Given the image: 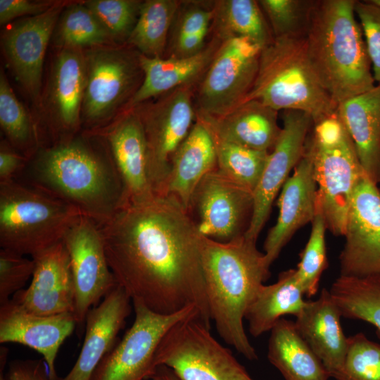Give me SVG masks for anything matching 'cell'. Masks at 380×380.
<instances>
[{"label": "cell", "instance_id": "2", "mask_svg": "<svg viewBox=\"0 0 380 380\" xmlns=\"http://www.w3.org/2000/svg\"><path fill=\"white\" fill-rule=\"evenodd\" d=\"M15 180L74 206L99 226L126 205L107 143L103 148L83 138H70L39 148Z\"/></svg>", "mask_w": 380, "mask_h": 380}, {"label": "cell", "instance_id": "39", "mask_svg": "<svg viewBox=\"0 0 380 380\" xmlns=\"http://www.w3.org/2000/svg\"><path fill=\"white\" fill-rule=\"evenodd\" d=\"M336 380H380V344L362 333L348 337L347 352Z\"/></svg>", "mask_w": 380, "mask_h": 380}, {"label": "cell", "instance_id": "42", "mask_svg": "<svg viewBox=\"0 0 380 380\" xmlns=\"http://www.w3.org/2000/svg\"><path fill=\"white\" fill-rule=\"evenodd\" d=\"M355 13L360 20L375 82L380 84V8L367 1H356Z\"/></svg>", "mask_w": 380, "mask_h": 380}, {"label": "cell", "instance_id": "38", "mask_svg": "<svg viewBox=\"0 0 380 380\" xmlns=\"http://www.w3.org/2000/svg\"><path fill=\"white\" fill-rule=\"evenodd\" d=\"M274 38L305 37L314 0L258 1Z\"/></svg>", "mask_w": 380, "mask_h": 380}, {"label": "cell", "instance_id": "14", "mask_svg": "<svg viewBox=\"0 0 380 380\" xmlns=\"http://www.w3.org/2000/svg\"><path fill=\"white\" fill-rule=\"evenodd\" d=\"M86 87L82 113L90 124H98L136 91L142 72L138 55L115 49H95L85 55Z\"/></svg>", "mask_w": 380, "mask_h": 380}, {"label": "cell", "instance_id": "32", "mask_svg": "<svg viewBox=\"0 0 380 380\" xmlns=\"http://www.w3.org/2000/svg\"><path fill=\"white\" fill-rule=\"evenodd\" d=\"M342 317L374 325L380 337V275L352 277L340 275L329 290Z\"/></svg>", "mask_w": 380, "mask_h": 380}, {"label": "cell", "instance_id": "20", "mask_svg": "<svg viewBox=\"0 0 380 380\" xmlns=\"http://www.w3.org/2000/svg\"><path fill=\"white\" fill-rule=\"evenodd\" d=\"M63 4L23 19L5 33L3 46L8 63L17 80L33 99L40 91L46 47L57 24Z\"/></svg>", "mask_w": 380, "mask_h": 380}, {"label": "cell", "instance_id": "44", "mask_svg": "<svg viewBox=\"0 0 380 380\" xmlns=\"http://www.w3.org/2000/svg\"><path fill=\"white\" fill-rule=\"evenodd\" d=\"M1 380H50V378L44 359L17 360L9 363Z\"/></svg>", "mask_w": 380, "mask_h": 380}, {"label": "cell", "instance_id": "18", "mask_svg": "<svg viewBox=\"0 0 380 380\" xmlns=\"http://www.w3.org/2000/svg\"><path fill=\"white\" fill-rule=\"evenodd\" d=\"M34 270L27 289L12 299L39 315L74 312L75 286L70 259L63 241L32 257Z\"/></svg>", "mask_w": 380, "mask_h": 380}, {"label": "cell", "instance_id": "41", "mask_svg": "<svg viewBox=\"0 0 380 380\" xmlns=\"http://www.w3.org/2000/svg\"><path fill=\"white\" fill-rule=\"evenodd\" d=\"M34 270V260L14 251L0 250V305L23 289Z\"/></svg>", "mask_w": 380, "mask_h": 380}, {"label": "cell", "instance_id": "30", "mask_svg": "<svg viewBox=\"0 0 380 380\" xmlns=\"http://www.w3.org/2000/svg\"><path fill=\"white\" fill-rule=\"evenodd\" d=\"M304 295L296 269L280 273L272 284H263L245 315L250 334L259 336L270 331L282 316L296 317L305 304Z\"/></svg>", "mask_w": 380, "mask_h": 380}, {"label": "cell", "instance_id": "36", "mask_svg": "<svg viewBox=\"0 0 380 380\" xmlns=\"http://www.w3.org/2000/svg\"><path fill=\"white\" fill-rule=\"evenodd\" d=\"M56 37L64 48L100 46L111 39L94 14L83 4H72L60 18Z\"/></svg>", "mask_w": 380, "mask_h": 380}, {"label": "cell", "instance_id": "7", "mask_svg": "<svg viewBox=\"0 0 380 380\" xmlns=\"http://www.w3.org/2000/svg\"><path fill=\"white\" fill-rule=\"evenodd\" d=\"M82 215L74 206L17 180L0 182V246L32 257L63 240Z\"/></svg>", "mask_w": 380, "mask_h": 380}, {"label": "cell", "instance_id": "31", "mask_svg": "<svg viewBox=\"0 0 380 380\" xmlns=\"http://www.w3.org/2000/svg\"><path fill=\"white\" fill-rule=\"evenodd\" d=\"M213 3L214 36L222 40L243 37L262 49L274 40L258 1L220 0Z\"/></svg>", "mask_w": 380, "mask_h": 380}, {"label": "cell", "instance_id": "34", "mask_svg": "<svg viewBox=\"0 0 380 380\" xmlns=\"http://www.w3.org/2000/svg\"><path fill=\"white\" fill-rule=\"evenodd\" d=\"M212 136L216 151L217 170L234 183L253 193L270 152L251 149Z\"/></svg>", "mask_w": 380, "mask_h": 380}, {"label": "cell", "instance_id": "12", "mask_svg": "<svg viewBox=\"0 0 380 380\" xmlns=\"http://www.w3.org/2000/svg\"><path fill=\"white\" fill-rule=\"evenodd\" d=\"M253 209V193L234 183L217 168L208 173L194 190L188 210L199 232L220 242L245 235Z\"/></svg>", "mask_w": 380, "mask_h": 380}, {"label": "cell", "instance_id": "50", "mask_svg": "<svg viewBox=\"0 0 380 380\" xmlns=\"http://www.w3.org/2000/svg\"><path fill=\"white\" fill-rule=\"evenodd\" d=\"M372 4L380 8V0H369Z\"/></svg>", "mask_w": 380, "mask_h": 380}, {"label": "cell", "instance_id": "37", "mask_svg": "<svg viewBox=\"0 0 380 380\" xmlns=\"http://www.w3.org/2000/svg\"><path fill=\"white\" fill-rule=\"evenodd\" d=\"M327 229L324 216L317 198L311 233L296 269L297 278L304 294L308 297L317 293L322 274L327 265L325 242Z\"/></svg>", "mask_w": 380, "mask_h": 380}, {"label": "cell", "instance_id": "13", "mask_svg": "<svg viewBox=\"0 0 380 380\" xmlns=\"http://www.w3.org/2000/svg\"><path fill=\"white\" fill-rule=\"evenodd\" d=\"M68 252L75 286L74 315L84 325L93 305L117 285L108 263L99 226L81 215L63 238Z\"/></svg>", "mask_w": 380, "mask_h": 380}, {"label": "cell", "instance_id": "25", "mask_svg": "<svg viewBox=\"0 0 380 380\" xmlns=\"http://www.w3.org/2000/svg\"><path fill=\"white\" fill-rule=\"evenodd\" d=\"M217 168L213 136L199 118L174 153L162 196L177 200L188 211L192 194L201 180Z\"/></svg>", "mask_w": 380, "mask_h": 380}, {"label": "cell", "instance_id": "40", "mask_svg": "<svg viewBox=\"0 0 380 380\" xmlns=\"http://www.w3.org/2000/svg\"><path fill=\"white\" fill-rule=\"evenodd\" d=\"M142 2L135 0H91L84 4L94 14L111 38L129 37Z\"/></svg>", "mask_w": 380, "mask_h": 380}, {"label": "cell", "instance_id": "17", "mask_svg": "<svg viewBox=\"0 0 380 380\" xmlns=\"http://www.w3.org/2000/svg\"><path fill=\"white\" fill-rule=\"evenodd\" d=\"M101 135L121 178L126 205L157 196L152 181L148 144L140 118L127 110Z\"/></svg>", "mask_w": 380, "mask_h": 380}, {"label": "cell", "instance_id": "19", "mask_svg": "<svg viewBox=\"0 0 380 380\" xmlns=\"http://www.w3.org/2000/svg\"><path fill=\"white\" fill-rule=\"evenodd\" d=\"M73 312L39 315L27 311L12 298L0 305V343L26 346L40 353L50 380H58L55 362L60 347L73 332Z\"/></svg>", "mask_w": 380, "mask_h": 380}, {"label": "cell", "instance_id": "10", "mask_svg": "<svg viewBox=\"0 0 380 380\" xmlns=\"http://www.w3.org/2000/svg\"><path fill=\"white\" fill-rule=\"evenodd\" d=\"M134 321L122 338L101 360L90 380H146L152 374L157 348L165 333L189 317L200 320L194 307L162 315L132 301Z\"/></svg>", "mask_w": 380, "mask_h": 380}, {"label": "cell", "instance_id": "28", "mask_svg": "<svg viewBox=\"0 0 380 380\" xmlns=\"http://www.w3.org/2000/svg\"><path fill=\"white\" fill-rule=\"evenodd\" d=\"M267 357L285 380H328L323 363L298 332L281 318L270 330Z\"/></svg>", "mask_w": 380, "mask_h": 380}, {"label": "cell", "instance_id": "4", "mask_svg": "<svg viewBox=\"0 0 380 380\" xmlns=\"http://www.w3.org/2000/svg\"><path fill=\"white\" fill-rule=\"evenodd\" d=\"M355 2L315 0L305 37L310 63L337 105L375 86Z\"/></svg>", "mask_w": 380, "mask_h": 380}, {"label": "cell", "instance_id": "29", "mask_svg": "<svg viewBox=\"0 0 380 380\" xmlns=\"http://www.w3.org/2000/svg\"><path fill=\"white\" fill-rule=\"evenodd\" d=\"M86 79L85 55L80 49L63 48L56 60L51 89L58 128L70 134L80 122Z\"/></svg>", "mask_w": 380, "mask_h": 380}, {"label": "cell", "instance_id": "47", "mask_svg": "<svg viewBox=\"0 0 380 380\" xmlns=\"http://www.w3.org/2000/svg\"><path fill=\"white\" fill-rule=\"evenodd\" d=\"M207 33L189 34L175 39L170 56L186 58L198 53L205 46Z\"/></svg>", "mask_w": 380, "mask_h": 380}, {"label": "cell", "instance_id": "8", "mask_svg": "<svg viewBox=\"0 0 380 380\" xmlns=\"http://www.w3.org/2000/svg\"><path fill=\"white\" fill-rule=\"evenodd\" d=\"M210 329L196 316L176 323L157 348L155 367L165 365L180 380H253Z\"/></svg>", "mask_w": 380, "mask_h": 380}, {"label": "cell", "instance_id": "49", "mask_svg": "<svg viewBox=\"0 0 380 380\" xmlns=\"http://www.w3.org/2000/svg\"><path fill=\"white\" fill-rule=\"evenodd\" d=\"M8 354V350L5 347H1L0 349V380L3 379L4 376V370L7 362Z\"/></svg>", "mask_w": 380, "mask_h": 380}, {"label": "cell", "instance_id": "22", "mask_svg": "<svg viewBox=\"0 0 380 380\" xmlns=\"http://www.w3.org/2000/svg\"><path fill=\"white\" fill-rule=\"evenodd\" d=\"M131 298L118 284L85 319V334L80 355L70 372L58 380H90L95 369L115 346L118 334L131 312Z\"/></svg>", "mask_w": 380, "mask_h": 380}, {"label": "cell", "instance_id": "27", "mask_svg": "<svg viewBox=\"0 0 380 380\" xmlns=\"http://www.w3.org/2000/svg\"><path fill=\"white\" fill-rule=\"evenodd\" d=\"M336 112L355 145L365 174L380 184V84L340 103Z\"/></svg>", "mask_w": 380, "mask_h": 380}, {"label": "cell", "instance_id": "11", "mask_svg": "<svg viewBox=\"0 0 380 380\" xmlns=\"http://www.w3.org/2000/svg\"><path fill=\"white\" fill-rule=\"evenodd\" d=\"M194 87H177L158 96L153 103L132 108L138 114L145 132L156 196H162L172 157L196 120Z\"/></svg>", "mask_w": 380, "mask_h": 380}, {"label": "cell", "instance_id": "5", "mask_svg": "<svg viewBox=\"0 0 380 380\" xmlns=\"http://www.w3.org/2000/svg\"><path fill=\"white\" fill-rule=\"evenodd\" d=\"M251 100L277 111H303L313 122L333 114L338 106L310 63L305 37L274 38L262 49L255 82L242 103Z\"/></svg>", "mask_w": 380, "mask_h": 380}, {"label": "cell", "instance_id": "45", "mask_svg": "<svg viewBox=\"0 0 380 380\" xmlns=\"http://www.w3.org/2000/svg\"><path fill=\"white\" fill-rule=\"evenodd\" d=\"M53 4L27 0H0V23L5 24L24 15H33L47 11Z\"/></svg>", "mask_w": 380, "mask_h": 380}, {"label": "cell", "instance_id": "6", "mask_svg": "<svg viewBox=\"0 0 380 380\" xmlns=\"http://www.w3.org/2000/svg\"><path fill=\"white\" fill-rule=\"evenodd\" d=\"M306 142L327 229L344 236L351 200L365 175L355 145L336 111L313 122Z\"/></svg>", "mask_w": 380, "mask_h": 380}, {"label": "cell", "instance_id": "24", "mask_svg": "<svg viewBox=\"0 0 380 380\" xmlns=\"http://www.w3.org/2000/svg\"><path fill=\"white\" fill-rule=\"evenodd\" d=\"M222 41L213 36L201 51L186 58H150L138 54L144 80L128 101L127 110L177 87L195 85L207 70Z\"/></svg>", "mask_w": 380, "mask_h": 380}, {"label": "cell", "instance_id": "15", "mask_svg": "<svg viewBox=\"0 0 380 380\" xmlns=\"http://www.w3.org/2000/svg\"><path fill=\"white\" fill-rule=\"evenodd\" d=\"M282 120L279 137L268 155L260 181L253 191V215L244 236L255 241L269 217L279 189L304 154L306 140L313 124L309 114L297 110H284Z\"/></svg>", "mask_w": 380, "mask_h": 380}, {"label": "cell", "instance_id": "46", "mask_svg": "<svg viewBox=\"0 0 380 380\" xmlns=\"http://www.w3.org/2000/svg\"><path fill=\"white\" fill-rule=\"evenodd\" d=\"M29 159L13 146L1 142L0 148V182L15 179L24 170Z\"/></svg>", "mask_w": 380, "mask_h": 380}, {"label": "cell", "instance_id": "33", "mask_svg": "<svg viewBox=\"0 0 380 380\" xmlns=\"http://www.w3.org/2000/svg\"><path fill=\"white\" fill-rule=\"evenodd\" d=\"M181 3L176 0L143 1L137 21L127 41L150 58H162L168 32Z\"/></svg>", "mask_w": 380, "mask_h": 380}, {"label": "cell", "instance_id": "1", "mask_svg": "<svg viewBox=\"0 0 380 380\" xmlns=\"http://www.w3.org/2000/svg\"><path fill=\"white\" fill-rule=\"evenodd\" d=\"M99 229L110 269L132 301L162 315L194 307L210 329L201 234L177 200L127 203Z\"/></svg>", "mask_w": 380, "mask_h": 380}, {"label": "cell", "instance_id": "35", "mask_svg": "<svg viewBox=\"0 0 380 380\" xmlns=\"http://www.w3.org/2000/svg\"><path fill=\"white\" fill-rule=\"evenodd\" d=\"M0 125L11 146L29 160L39 150L38 133L4 73L0 75Z\"/></svg>", "mask_w": 380, "mask_h": 380}, {"label": "cell", "instance_id": "21", "mask_svg": "<svg viewBox=\"0 0 380 380\" xmlns=\"http://www.w3.org/2000/svg\"><path fill=\"white\" fill-rule=\"evenodd\" d=\"M317 198L312 158L306 142L302 158L281 187L277 203V221L269 231L264 243V254L269 267L293 234L308 222H312Z\"/></svg>", "mask_w": 380, "mask_h": 380}, {"label": "cell", "instance_id": "23", "mask_svg": "<svg viewBox=\"0 0 380 380\" xmlns=\"http://www.w3.org/2000/svg\"><path fill=\"white\" fill-rule=\"evenodd\" d=\"M341 317L340 309L330 291L323 289L318 298L305 301L294 322L299 334L333 378L343 366L348 347Z\"/></svg>", "mask_w": 380, "mask_h": 380}, {"label": "cell", "instance_id": "9", "mask_svg": "<svg viewBox=\"0 0 380 380\" xmlns=\"http://www.w3.org/2000/svg\"><path fill=\"white\" fill-rule=\"evenodd\" d=\"M261 50L243 37L221 42L197 87V115L218 118L243 102L255 82Z\"/></svg>", "mask_w": 380, "mask_h": 380}, {"label": "cell", "instance_id": "26", "mask_svg": "<svg viewBox=\"0 0 380 380\" xmlns=\"http://www.w3.org/2000/svg\"><path fill=\"white\" fill-rule=\"evenodd\" d=\"M278 111L256 100L243 102L218 118L196 115L215 137L258 151H269L281 131Z\"/></svg>", "mask_w": 380, "mask_h": 380}, {"label": "cell", "instance_id": "3", "mask_svg": "<svg viewBox=\"0 0 380 380\" xmlns=\"http://www.w3.org/2000/svg\"><path fill=\"white\" fill-rule=\"evenodd\" d=\"M200 251L208 304L217 333L245 357L256 360L243 322L270 274L264 253L245 236L220 242L202 234Z\"/></svg>", "mask_w": 380, "mask_h": 380}, {"label": "cell", "instance_id": "16", "mask_svg": "<svg viewBox=\"0 0 380 380\" xmlns=\"http://www.w3.org/2000/svg\"><path fill=\"white\" fill-rule=\"evenodd\" d=\"M344 236L341 275H380V191L365 174L354 191Z\"/></svg>", "mask_w": 380, "mask_h": 380}, {"label": "cell", "instance_id": "43", "mask_svg": "<svg viewBox=\"0 0 380 380\" xmlns=\"http://www.w3.org/2000/svg\"><path fill=\"white\" fill-rule=\"evenodd\" d=\"M213 17V6L208 8L196 3H189L184 8L180 4L175 17L177 20L174 40L186 35L208 32Z\"/></svg>", "mask_w": 380, "mask_h": 380}, {"label": "cell", "instance_id": "48", "mask_svg": "<svg viewBox=\"0 0 380 380\" xmlns=\"http://www.w3.org/2000/svg\"><path fill=\"white\" fill-rule=\"evenodd\" d=\"M150 380H180L174 372L165 365L156 366L150 375Z\"/></svg>", "mask_w": 380, "mask_h": 380}]
</instances>
